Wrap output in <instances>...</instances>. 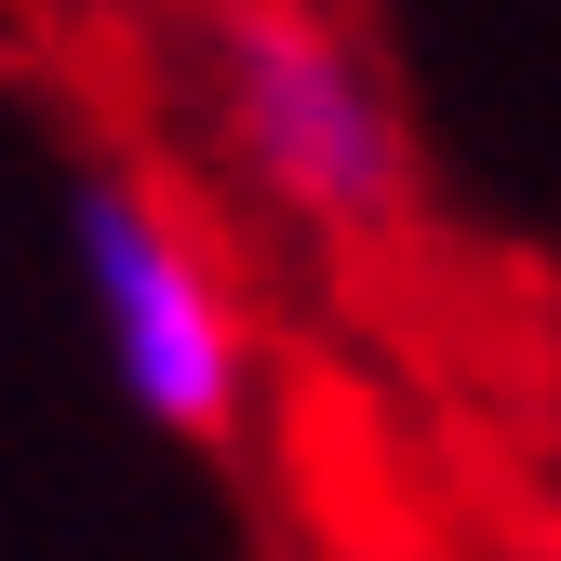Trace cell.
Masks as SVG:
<instances>
[{
	"instance_id": "obj_1",
	"label": "cell",
	"mask_w": 561,
	"mask_h": 561,
	"mask_svg": "<svg viewBox=\"0 0 561 561\" xmlns=\"http://www.w3.org/2000/svg\"><path fill=\"white\" fill-rule=\"evenodd\" d=\"M201 121L241 201L308 241H375L414 201V134L321 0H201Z\"/></svg>"
},
{
	"instance_id": "obj_2",
	"label": "cell",
	"mask_w": 561,
	"mask_h": 561,
	"mask_svg": "<svg viewBox=\"0 0 561 561\" xmlns=\"http://www.w3.org/2000/svg\"><path fill=\"white\" fill-rule=\"evenodd\" d=\"M67 254H81V295H94L121 401L148 414L161 442H241V414H254V321H241V280L215 267L187 201L148 187L134 161H94L67 187Z\"/></svg>"
}]
</instances>
